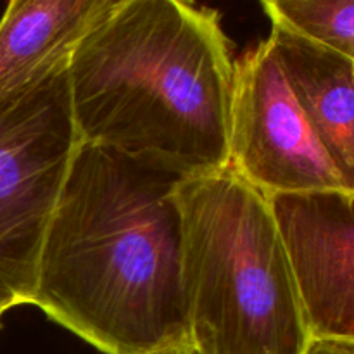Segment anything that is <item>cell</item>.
Instances as JSON below:
<instances>
[{
    "label": "cell",
    "instance_id": "cell-12",
    "mask_svg": "<svg viewBox=\"0 0 354 354\" xmlns=\"http://www.w3.org/2000/svg\"><path fill=\"white\" fill-rule=\"evenodd\" d=\"M3 315H6V311H3L2 308H0V328H2V318H3Z\"/></svg>",
    "mask_w": 354,
    "mask_h": 354
},
{
    "label": "cell",
    "instance_id": "cell-10",
    "mask_svg": "<svg viewBox=\"0 0 354 354\" xmlns=\"http://www.w3.org/2000/svg\"><path fill=\"white\" fill-rule=\"evenodd\" d=\"M304 354H354V342L311 339Z\"/></svg>",
    "mask_w": 354,
    "mask_h": 354
},
{
    "label": "cell",
    "instance_id": "cell-9",
    "mask_svg": "<svg viewBox=\"0 0 354 354\" xmlns=\"http://www.w3.org/2000/svg\"><path fill=\"white\" fill-rule=\"evenodd\" d=\"M272 24H280L354 61V0H265Z\"/></svg>",
    "mask_w": 354,
    "mask_h": 354
},
{
    "label": "cell",
    "instance_id": "cell-6",
    "mask_svg": "<svg viewBox=\"0 0 354 354\" xmlns=\"http://www.w3.org/2000/svg\"><path fill=\"white\" fill-rule=\"evenodd\" d=\"M311 339L354 342V192L272 197Z\"/></svg>",
    "mask_w": 354,
    "mask_h": 354
},
{
    "label": "cell",
    "instance_id": "cell-8",
    "mask_svg": "<svg viewBox=\"0 0 354 354\" xmlns=\"http://www.w3.org/2000/svg\"><path fill=\"white\" fill-rule=\"evenodd\" d=\"M116 0H10L0 19V99L61 66Z\"/></svg>",
    "mask_w": 354,
    "mask_h": 354
},
{
    "label": "cell",
    "instance_id": "cell-1",
    "mask_svg": "<svg viewBox=\"0 0 354 354\" xmlns=\"http://www.w3.org/2000/svg\"><path fill=\"white\" fill-rule=\"evenodd\" d=\"M180 182L80 144L45 234L31 306L104 354L189 342Z\"/></svg>",
    "mask_w": 354,
    "mask_h": 354
},
{
    "label": "cell",
    "instance_id": "cell-5",
    "mask_svg": "<svg viewBox=\"0 0 354 354\" xmlns=\"http://www.w3.org/2000/svg\"><path fill=\"white\" fill-rule=\"evenodd\" d=\"M228 168L270 199L348 190L315 137L268 38L234 62Z\"/></svg>",
    "mask_w": 354,
    "mask_h": 354
},
{
    "label": "cell",
    "instance_id": "cell-7",
    "mask_svg": "<svg viewBox=\"0 0 354 354\" xmlns=\"http://www.w3.org/2000/svg\"><path fill=\"white\" fill-rule=\"evenodd\" d=\"M268 40L315 137L354 192V61L280 24Z\"/></svg>",
    "mask_w": 354,
    "mask_h": 354
},
{
    "label": "cell",
    "instance_id": "cell-11",
    "mask_svg": "<svg viewBox=\"0 0 354 354\" xmlns=\"http://www.w3.org/2000/svg\"><path fill=\"white\" fill-rule=\"evenodd\" d=\"M156 354H199L194 349V346L190 342H183V344L171 346V348L165 349V351H159Z\"/></svg>",
    "mask_w": 354,
    "mask_h": 354
},
{
    "label": "cell",
    "instance_id": "cell-2",
    "mask_svg": "<svg viewBox=\"0 0 354 354\" xmlns=\"http://www.w3.org/2000/svg\"><path fill=\"white\" fill-rule=\"evenodd\" d=\"M234 62L216 10L116 0L69 59L80 140L180 180L228 168Z\"/></svg>",
    "mask_w": 354,
    "mask_h": 354
},
{
    "label": "cell",
    "instance_id": "cell-4",
    "mask_svg": "<svg viewBox=\"0 0 354 354\" xmlns=\"http://www.w3.org/2000/svg\"><path fill=\"white\" fill-rule=\"evenodd\" d=\"M68 64L0 99V308L33 304L52 214L82 140Z\"/></svg>",
    "mask_w": 354,
    "mask_h": 354
},
{
    "label": "cell",
    "instance_id": "cell-3",
    "mask_svg": "<svg viewBox=\"0 0 354 354\" xmlns=\"http://www.w3.org/2000/svg\"><path fill=\"white\" fill-rule=\"evenodd\" d=\"M183 294L199 354H304L311 341L272 201L230 168L182 180Z\"/></svg>",
    "mask_w": 354,
    "mask_h": 354
}]
</instances>
